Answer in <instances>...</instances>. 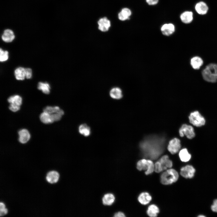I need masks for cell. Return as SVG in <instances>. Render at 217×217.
I'll use <instances>...</instances> for the list:
<instances>
[{"label": "cell", "mask_w": 217, "mask_h": 217, "mask_svg": "<svg viewBox=\"0 0 217 217\" xmlns=\"http://www.w3.org/2000/svg\"><path fill=\"white\" fill-rule=\"evenodd\" d=\"M162 140L155 137H149L142 141L140 147L144 152L149 154L151 158H156L162 152L164 143Z\"/></svg>", "instance_id": "obj_1"}, {"label": "cell", "mask_w": 217, "mask_h": 217, "mask_svg": "<svg viewBox=\"0 0 217 217\" xmlns=\"http://www.w3.org/2000/svg\"><path fill=\"white\" fill-rule=\"evenodd\" d=\"M204 79L209 82L215 83L217 80V64L211 63L206 66L202 72Z\"/></svg>", "instance_id": "obj_2"}, {"label": "cell", "mask_w": 217, "mask_h": 217, "mask_svg": "<svg viewBox=\"0 0 217 217\" xmlns=\"http://www.w3.org/2000/svg\"><path fill=\"white\" fill-rule=\"evenodd\" d=\"M178 177V173L176 170L174 169L168 168L161 175V182L164 185L171 184L176 182Z\"/></svg>", "instance_id": "obj_3"}, {"label": "cell", "mask_w": 217, "mask_h": 217, "mask_svg": "<svg viewBox=\"0 0 217 217\" xmlns=\"http://www.w3.org/2000/svg\"><path fill=\"white\" fill-rule=\"evenodd\" d=\"M154 171L157 173H159L163 170L171 168L172 166V162L169 159V157L167 155L162 156L154 164Z\"/></svg>", "instance_id": "obj_4"}, {"label": "cell", "mask_w": 217, "mask_h": 217, "mask_svg": "<svg viewBox=\"0 0 217 217\" xmlns=\"http://www.w3.org/2000/svg\"><path fill=\"white\" fill-rule=\"evenodd\" d=\"M137 168L139 171H145V174L147 175L152 173L155 170L154 164L149 159H143L140 160L137 163Z\"/></svg>", "instance_id": "obj_5"}, {"label": "cell", "mask_w": 217, "mask_h": 217, "mask_svg": "<svg viewBox=\"0 0 217 217\" xmlns=\"http://www.w3.org/2000/svg\"><path fill=\"white\" fill-rule=\"evenodd\" d=\"M189 119L190 123L197 127H201L205 123V118L198 111L191 113Z\"/></svg>", "instance_id": "obj_6"}, {"label": "cell", "mask_w": 217, "mask_h": 217, "mask_svg": "<svg viewBox=\"0 0 217 217\" xmlns=\"http://www.w3.org/2000/svg\"><path fill=\"white\" fill-rule=\"evenodd\" d=\"M8 102L10 104L9 108L13 112H16L19 110L22 103V99L19 95H16L9 97L8 99Z\"/></svg>", "instance_id": "obj_7"}, {"label": "cell", "mask_w": 217, "mask_h": 217, "mask_svg": "<svg viewBox=\"0 0 217 217\" xmlns=\"http://www.w3.org/2000/svg\"><path fill=\"white\" fill-rule=\"evenodd\" d=\"M179 132L181 137L185 135L188 138L191 139L195 136L193 128L191 126L186 124H184L182 125Z\"/></svg>", "instance_id": "obj_8"}, {"label": "cell", "mask_w": 217, "mask_h": 217, "mask_svg": "<svg viewBox=\"0 0 217 217\" xmlns=\"http://www.w3.org/2000/svg\"><path fill=\"white\" fill-rule=\"evenodd\" d=\"M181 148L180 140L177 138H175L170 140L167 146L168 150L172 154L178 153Z\"/></svg>", "instance_id": "obj_9"}, {"label": "cell", "mask_w": 217, "mask_h": 217, "mask_svg": "<svg viewBox=\"0 0 217 217\" xmlns=\"http://www.w3.org/2000/svg\"><path fill=\"white\" fill-rule=\"evenodd\" d=\"M195 172V170L192 166L187 165L181 168L180 173L184 178H191L194 176Z\"/></svg>", "instance_id": "obj_10"}, {"label": "cell", "mask_w": 217, "mask_h": 217, "mask_svg": "<svg viewBox=\"0 0 217 217\" xmlns=\"http://www.w3.org/2000/svg\"><path fill=\"white\" fill-rule=\"evenodd\" d=\"M98 29L102 32L108 31L111 27L110 21L106 17L101 18L98 21Z\"/></svg>", "instance_id": "obj_11"}, {"label": "cell", "mask_w": 217, "mask_h": 217, "mask_svg": "<svg viewBox=\"0 0 217 217\" xmlns=\"http://www.w3.org/2000/svg\"><path fill=\"white\" fill-rule=\"evenodd\" d=\"M19 137L18 140L20 143L24 144L30 140V136L29 131L25 129L20 130L18 132Z\"/></svg>", "instance_id": "obj_12"}, {"label": "cell", "mask_w": 217, "mask_h": 217, "mask_svg": "<svg viewBox=\"0 0 217 217\" xmlns=\"http://www.w3.org/2000/svg\"><path fill=\"white\" fill-rule=\"evenodd\" d=\"M161 30L164 35L169 36L175 32V27L174 25L171 23L166 24L162 26Z\"/></svg>", "instance_id": "obj_13"}, {"label": "cell", "mask_w": 217, "mask_h": 217, "mask_svg": "<svg viewBox=\"0 0 217 217\" xmlns=\"http://www.w3.org/2000/svg\"><path fill=\"white\" fill-rule=\"evenodd\" d=\"M15 35L13 32L10 29L5 30L2 36V40L6 42H12L15 38Z\"/></svg>", "instance_id": "obj_14"}, {"label": "cell", "mask_w": 217, "mask_h": 217, "mask_svg": "<svg viewBox=\"0 0 217 217\" xmlns=\"http://www.w3.org/2000/svg\"><path fill=\"white\" fill-rule=\"evenodd\" d=\"M59 177V174L57 171H52L47 174L46 179L49 183L53 184L56 183L58 181Z\"/></svg>", "instance_id": "obj_15"}, {"label": "cell", "mask_w": 217, "mask_h": 217, "mask_svg": "<svg viewBox=\"0 0 217 217\" xmlns=\"http://www.w3.org/2000/svg\"><path fill=\"white\" fill-rule=\"evenodd\" d=\"M138 200L141 204L146 205L149 203L152 200V197L147 192H143L139 195Z\"/></svg>", "instance_id": "obj_16"}, {"label": "cell", "mask_w": 217, "mask_h": 217, "mask_svg": "<svg viewBox=\"0 0 217 217\" xmlns=\"http://www.w3.org/2000/svg\"><path fill=\"white\" fill-rule=\"evenodd\" d=\"M195 8L197 13L200 14H206L208 9L206 4L203 2L197 3L196 5Z\"/></svg>", "instance_id": "obj_17"}, {"label": "cell", "mask_w": 217, "mask_h": 217, "mask_svg": "<svg viewBox=\"0 0 217 217\" xmlns=\"http://www.w3.org/2000/svg\"><path fill=\"white\" fill-rule=\"evenodd\" d=\"M14 74L17 80H24L26 78L25 68L22 67H19L16 68L14 70Z\"/></svg>", "instance_id": "obj_18"}, {"label": "cell", "mask_w": 217, "mask_h": 217, "mask_svg": "<svg viewBox=\"0 0 217 217\" xmlns=\"http://www.w3.org/2000/svg\"><path fill=\"white\" fill-rule=\"evenodd\" d=\"M131 14V12L129 9L124 8L118 13V18L120 20L124 21L129 19Z\"/></svg>", "instance_id": "obj_19"}, {"label": "cell", "mask_w": 217, "mask_h": 217, "mask_svg": "<svg viewBox=\"0 0 217 217\" xmlns=\"http://www.w3.org/2000/svg\"><path fill=\"white\" fill-rule=\"evenodd\" d=\"M180 17L183 22L185 24H188L190 23L193 20V14L191 11H186L181 15Z\"/></svg>", "instance_id": "obj_20"}, {"label": "cell", "mask_w": 217, "mask_h": 217, "mask_svg": "<svg viewBox=\"0 0 217 217\" xmlns=\"http://www.w3.org/2000/svg\"><path fill=\"white\" fill-rule=\"evenodd\" d=\"M39 118L41 121L45 124L52 123L54 121L51 115L43 111L41 114Z\"/></svg>", "instance_id": "obj_21"}, {"label": "cell", "mask_w": 217, "mask_h": 217, "mask_svg": "<svg viewBox=\"0 0 217 217\" xmlns=\"http://www.w3.org/2000/svg\"><path fill=\"white\" fill-rule=\"evenodd\" d=\"M203 63V60L198 56L194 57L192 58L190 60V64L192 68L195 69H199Z\"/></svg>", "instance_id": "obj_22"}, {"label": "cell", "mask_w": 217, "mask_h": 217, "mask_svg": "<svg viewBox=\"0 0 217 217\" xmlns=\"http://www.w3.org/2000/svg\"><path fill=\"white\" fill-rule=\"evenodd\" d=\"M109 94L111 98L116 99H121L123 96L121 90L117 87L112 88L110 91Z\"/></svg>", "instance_id": "obj_23"}, {"label": "cell", "mask_w": 217, "mask_h": 217, "mask_svg": "<svg viewBox=\"0 0 217 217\" xmlns=\"http://www.w3.org/2000/svg\"><path fill=\"white\" fill-rule=\"evenodd\" d=\"M179 155L181 160L184 162L188 161L191 158V154L189 153L186 148H184L180 150Z\"/></svg>", "instance_id": "obj_24"}, {"label": "cell", "mask_w": 217, "mask_h": 217, "mask_svg": "<svg viewBox=\"0 0 217 217\" xmlns=\"http://www.w3.org/2000/svg\"><path fill=\"white\" fill-rule=\"evenodd\" d=\"M37 88L45 94H48L50 93V85L46 82H39L38 84Z\"/></svg>", "instance_id": "obj_25"}, {"label": "cell", "mask_w": 217, "mask_h": 217, "mask_svg": "<svg viewBox=\"0 0 217 217\" xmlns=\"http://www.w3.org/2000/svg\"><path fill=\"white\" fill-rule=\"evenodd\" d=\"M79 133L85 137L89 136L91 134V129L90 127L85 124L80 125L78 127Z\"/></svg>", "instance_id": "obj_26"}, {"label": "cell", "mask_w": 217, "mask_h": 217, "mask_svg": "<svg viewBox=\"0 0 217 217\" xmlns=\"http://www.w3.org/2000/svg\"><path fill=\"white\" fill-rule=\"evenodd\" d=\"M159 212L158 207L154 204H152L148 207L147 211L148 215L151 217L157 216L158 213Z\"/></svg>", "instance_id": "obj_27"}, {"label": "cell", "mask_w": 217, "mask_h": 217, "mask_svg": "<svg viewBox=\"0 0 217 217\" xmlns=\"http://www.w3.org/2000/svg\"><path fill=\"white\" fill-rule=\"evenodd\" d=\"M115 197L114 195L111 193H107L104 195L102 198L103 204L105 205H110L114 202Z\"/></svg>", "instance_id": "obj_28"}, {"label": "cell", "mask_w": 217, "mask_h": 217, "mask_svg": "<svg viewBox=\"0 0 217 217\" xmlns=\"http://www.w3.org/2000/svg\"><path fill=\"white\" fill-rule=\"evenodd\" d=\"M61 109L57 106L54 107L47 106L43 109V111L46 112L50 114H52L59 112Z\"/></svg>", "instance_id": "obj_29"}, {"label": "cell", "mask_w": 217, "mask_h": 217, "mask_svg": "<svg viewBox=\"0 0 217 217\" xmlns=\"http://www.w3.org/2000/svg\"><path fill=\"white\" fill-rule=\"evenodd\" d=\"M9 58L8 52L7 51L4 50L2 48L0 49V61L3 62L7 61Z\"/></svg>", "instance_id": "obj_30"}, {"label": "cell", "mask_w": 217, "mask_h": 217, "mask_svg": "<svg viewBox=\"0 0 217 217\" xmlns=\"http://www.w3.org/2000/svg\"><path fill=\"white\" fill-rule=\"evenodd\" d=\"M7 209L5 208L4 204L2 202L0 203V216H2L7 214Z\"/></svg>", "instance_id": "obj_31"}, {"label": "cell", "mask_w": 217, "mask_h": 217, "mask_svg": "<svg viewBox=\"0 0 217 217\" xmlns=\"http://www.w3.org/2000/svg\"><path fill=\"white\" fill-rule=\"evenodd\" d=\"M26 78L27 79H30L32 75V69L30 68H25Z\"/></svg>", "instance_id": "obj_32"}, {"label": "cell", "mask_w": 217, "mask_h": 217, "mask_svg": "<svg viewBox=\"0 0 217 217\" xmlns=\"http://www.w3.org/2000/svg\"><path fill=\"white\" fill-rule=\"evenodd\" d=\"M211 209L213 212H217V199L214 201L213 204L211 206Z\"/></svg>", "instance_id": "obj_33"}, {"label": "cell", "mask_w": 217, "mask_h": 217, "mask_svg": "<svg viewBox=\"0 0 217 217\" xmlns=\"http://www.w3.org/2000/svg\"><path fill=\"white\" fill-rule=\"evenodd\" d=\"M146 1L149 5H154L158 3L159 0H146Z\"/></svg>", "instance_id": "obj_34"}, {"label": "cell", "mask_w": 217, "mask_h": 217, "mask_svg": "<svg viewBox=\"0 0 217 217\" xmlns=\"http://www.w3.org/2000/svg\"><path fill=\"white\" fill-rule=\"evenodd\" d=\"M124 214L122 212H118L116 213L114 217H125Z\"/></svg>", "instance_id": "obj_35"}, {"label": "cell", "mask_w": 217, "mask_h": 217, "mask_svg": "<svg viewBox=\"0 0 217 217\" xmlns=\"http://www.w3.org/2000/svg\"><path fill=\"white\" fill-rule=\"evenodd\" d=\"M201 216H202V217H205V216L203 215H199V216H198V217H201Z\"/></svg>", "instance_id": "obj_36"}]
</instances>
